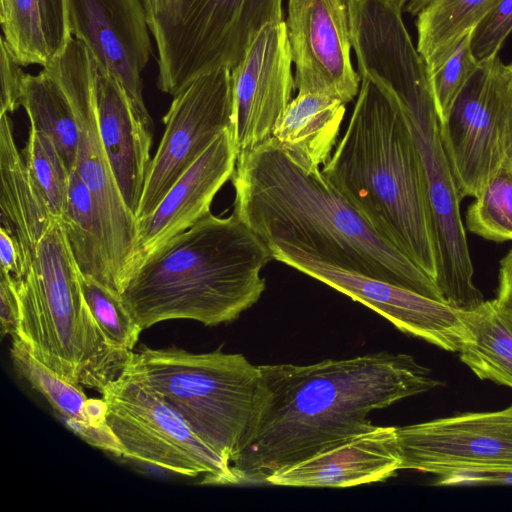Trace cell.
Segmentation results:
<instances>
[{"instance_id": "1", "label": "cell", "mask_w": 512, "mask_h": 512, "mask_svg": "<svg viewBox=\"0 0 512 512\" xmlns=\"http://www.w3.org/2000/svg\"><path fill=\"white\" fill-rule=\"evenodd\" d=\"M259 371L250 422L230 464L236 484L266 483L329 443L374 428L370 412L441 385L403 353L261 365Z\"/></svg>"}, {"instance_id": "2", "label": "cell", "mask_w": 512, "mask_h": 512, "mask_svg": "<svg viewBox=\"0 0 512 512\" xmlns=\"http://www.w3.org/2000/svg\"><path fill=\"white\" fill-rule=\"evenodd\" d=\"M231 180L233 213L266 244L292 245L336 267L445 302L436 282L376 234L319 167L301 164L275 138L238 156Z\"/></svg>"}, {"instance_id": "3", "label": "cell", "mask_w": 512, "mask_h": 512, "mask_svg": "<svg viewBox=\"0 0 512 512\" xmlns=\"http://www.w3.org/2000/svg\"><path fill=\"white\" fill-rule=\"evenodd\" d=\"M321 171L376 234L437 284L439 252L426 179L406 113L391 89L360 76L346 131Z\"/></svg>"}, {"instance_id": "4", "label": "cell", "mask_w": 512, "mask_h": 512, "mask_svg": "<svg viewBox=\"0 0 512 512\" xmlns=\"http://www.w3.org/2000/svg\"><path fill=\"white\" fill-rule=\"evenodd\" d=\"M266 244L235 213L211 212L172 238L130 278L121 297L141 330L174 319L236 320L265 290Z\"/></svg>"}, {"instance_id": "5", "label": "cell", "mask_w": 512, "mask_h": 512, "mask_svg": "<svg viewBox=\"0 0 512 512\" xmlns=\"http://www.w3.org/2000/svg\"><path fill=\"white\" fill-rule=\"evenodd\" d=\"M16 287L18 337L37 360L70 383L99 393L122 372L131 351L112 344L92 316L59 219L39 241L33 264Z\"/></svg>"}, {"instance_id": "6", "label": "cell", "mask_w": 512, "mask_h": 512, "mask_svg": "<svg viewBox=\"0 0 512 512\" xmlns=\"http://www.w3.org/2000/svg\"><path fill=\"white\" fill-rule=\"evenodd\" d=\"M126 365L187 421L229 466L246 434L260 379L244 355L176 346L131 351Z\"/></svg>"}, {"instance_id": "7", "label": "cell", "mask_w": 512, "mask_h": 512, "mask_svg": "<svg viewBox=\"0 0 512 512\" xmlns=\"http://www.w3.org/2000/svg\"><path fill=\"white\" fill-rule=\"evenodd\" d=\"M100 394L107 404L106 422L121 443L124 457L198 478L201 485L236 484L229 466L127 365Z\"/></svg>"}, {"instance_id": "8", "label": "cell", "mask_w": 512, "mask_h": 512, "mask_svg": "<svg viewBox=\"0 0 512 512\" xmlns=\"http://www.w3.org/2000/svg\"><path fill=\"white\" fill-rule=\"evenodd\" d=\"M283 0H184L177 24L155 41L159 90L176 95L196 77L232 70L255 35L284 20Z\"/></svg>"}, {"instance_id": "9", "label": "cell", "mask_w": 512, "mask_h": 512, "mask_svg": "<svg viewBox=\"0 0 512 512\" xmlns=\"http://www.w3.org/2000/svg\"><path fill=\"white\" fill-rule=\"evenodd\" d=\"M80 138L75 170L88 188L101 220L116 288L132 254L137 219L127 207L106 154L98 122L96 62L85 44L72 38L59 53Z\"/></svg>"}, {"instance_id": "10", "label": "cell", "mask_w": 512, "mask_h": 512, "mask_svg": "<svg viewBox=\"0 0 512 512\" xmlns=\"http://www.w3.org/2000/svg\"><path fill=\"white\" fill-rule=\"evenodd\" d=\"M507 75L498 55L480 62L440 122L460 199L476 197L504 161Z\"/></svg>"}, {"instance_id": "11", "label": "cell", "mask_w": 512, "mask_h": 512, "mask_svg": "<svg viewBox=\"0 0 512 512\" xmlns=\"http://www.w3.org/2000/svg\"><path fill=\"white\" fill-rule=\"evenodd\" d=\"M272 258L358 301L400 331L450 352L469 340L466 311L390 282L336 267L301 248L267 244Z\"/></svg>"}, {"instance_id": "12", "label": "cell", "mask_w": 512, "mask_h": 512, "mask_svg": "<svg viewBox=\"0 0 512 512\" xmlns=\"http://www.w3.org/2000/svg\"><path fill=\"white\" fill-rule=\"evenodd\" d=\"M164 134L147 170L136 219L149 215L175 182L225 130L232 127L231 70L193 79L174 95Z\"/></svg>"}, {"instance_id": "13", "label": "cell", "mask_w": 512, "mask_h": 512, "mask_svg": "<svg viewBox=\"0 0 512 512\" xmlns=\"http://www.w3.org/2000/svg\"><path fill=\"white\" fill-rule=\"evenodd\" d=\"M400 470L437 476L512 468V405L396 427Z\"/></svg>"}, {"instance_id": "14", "label": "cell", "mask_w": 512, "mask_h": 512, "mask_svg": "<svg viewBox=\"0 0 512 512\" xmlns=\"http://www.w3.org/2000/svg\"><path fill=\"white\" fill-rule=\"evenodd\" d=\"M284 21L298 93L351 102L360 76L351 61L349 0H288Z\"/></svg>"}, {"instance_id": "15", "label": "cell", "mask_w": 512, "mask_h": 512, "mask_svg": "<svg viewBox=\"0 0 512 512\" xmlns=\"http://www.w3.org/2000/svg\"><path fill=\"white\" fill-rule=\"evenodd\" d=\"M292 63L283 20L265 25L231 70L237 158L271 137L295 90Z\"/></svg>"}, {"instance_id": "16", "label": "cell", "mask_w": 512, "mask_h": 512, "mask_svg": "<svg viewBox=\"0 0 512 512\" xmlns=\"http://www.w3.org/2000/svg\"><path fill=\"white\" fill-rule=\"evenodd\" d=\"M71 35L82 41L99 70L124 89L137 120L152 131L141 73L151 55L141 0H67Z\"/></svg>"}, {"instance_id": "17", "label": "cell", "mask_w": 512, "mask_h": 512, "mask_svg": "<svg viewBox=\"0 0 512 512\" xmlns=\"http://www.w3.org/2000/svg\"><path fill=\"white\" fill-rule=\"evenodd\" d=\"M236 162L229 128L175 182L157 207L137 220L135 243L122 275L121 292L144 262L210 212L213 198L232 177Z\"/></svg>"}, {"instance_id": "18", "label": "cell", "mask_w": 512, "mask_h": 512, "mask_svg": "<svg viewBox=\"0 0 512 512\" xmlns=\"http://www.w3.org/2000/svg\"><path fill=\"white\" fill-rule=\"evenodd\" d=\"M399 470L396 427L375 426L329 443L313 456L274 472L266 483L346 488L384 481Z\"/></svg>"}, {"instance_id": "19", "label": "cell", "mask_w": 512, "mask_h": 512, "mask_svg": "<svg viewBox=\"0 0 512 512\" xmlns=\"http://www.w3.org/2000/svg\"><path fill=\"white\" fill-rule=\"evenodd\" d=\"M96 96L102 142L123 199L135 215L151 162L152 131L137 120L119 82L98 68Z\"/></svg>"}, {"instance_id": "20", "label": "cell", "mask_w": 512, "mask_h": 512, "mask_svg": "<svg viewBox=\"0 0 512 512\" xmlns=\"http://www.w3.org/2000/svg\"><path fill=\"white\" fill-rule=\"evenodd\" d=\"M0 222L18 241L29 266L54 218L36 190L17 148L12 120L0 115Z\"/></svg>"}, {"instance_id": "21", "label": "cell", "mask_w": 512, "mask_h": 512, "mask_svg": "<svg viewBox=\"0 0 512 512\" xmlns=\"http://www.w3.org/2000/svg\"><path fill=\"white\" fill-rule=\"evenodd\" d=\"M345 105L327 95L298 93L275 124L271 137L301 164L324 165L336 145Z\"/></svg>"}, {"instance_id": "22", "label": "cell", "mask_w": 512, "mask_h": 512, "mask_svg": "<svg viewBox=\"0 0 512 512\" xmlns=\"http://www.w3.org/2000/svg\"><path fill=\"white\" fill-rule=\"evenodd\" d=\"M20 106L28 115L30 127L49 136L72 172L77 160L80 131L60 54L51 58L38 74H24Z\"/></svg>"}, {"instance_id": "23", "label": "cell", "mask_w": 512, "mask_h": 512, "mask_svg": "<svg viewBox=\"0 0 512 512\" xmlns=\"http://www.w3.org/2000/svg\"><path fill=\"white\" fill-rule=\"evenodd\" d=\"M469 340L460 360L482 380L512 388V310L495 299L466 311Z\"/></svg>"}, {"instance_id": "24", "label": "cell", "mask_w": 512, "mask_h": 512, "mask_svg": "<svg viewBox=\"0 0 512 512\" xmlns=\"http://www.w3.org/2000/svg\"><path fill=\"white\" fill-rule=\"evenodd\" d=\"M59 220L80 272L117 291L101 220L75 169L70 175L66 208Z\"/></svg>"}, {"instance_id": "25", "label": "cell", "mask_w": 512, "mask_h": 512, "mask_svg": "<svg viewBox=\"0 0 512 512\" xmlns=\"http://www.w3.org/2000/svg\"><path fill=\"white\" fill-rule=\"evenodd\" d=\"M498 0H432L416 16L417 50L427 66L473 31Z\"/></svg>"}, {"instance_id": "26", "label": "cell", "mask_w": 512, "mask_h": 512, "mask_svg": "<svg viewBox=\"0 0 512 512\" xmlns=\"http://www.w3.org/2000/svg\"><path fill=\"white\" fill-rule=\"evenodd\" d=\"M10 358L15 371L40 393L62 417L87 422V396L82 387L62 378L37 360L20 337L11 338Z\"/></svg>"}, {"instance_id": "27", "label": "cell", "mask_w": 512, "mask_h": 512, "mask_svg": "<svg viewBox=\"0 0 512 512\" xmlns=\"http://www.w3.org/2000/svg\"><path fill=\"white\" fill-rule=\"evenodd\" d=\"M466 227L486 240L512 241V169L505 161L469 206Z\"/></svg>"}, {"instance_id": "28", "label": "cell", "mask_w": 512, "mask_h": 512, "mask_svg": "<svg viewBox=\"0 0 512 512\" xmlns=\"http://www.w3.org/2000/svg\"><path fill=\"white\" fill-rule=\"evenodd\" d=\"M23 157L41 199L50 214L60 219L66 208L71 172L55 144L44 132L30 127Z\"/></svg>"}, {"instance_id": "29", "label": "cell", "mask_w": 512, "mask_h": 512, "mask_svg": "<svg viewBox=\"0 0 512 512\" xmlns=\"http://www.w3.org/2000/svg\"><path fill=\"white\" fill-rule=\"evenodd\" d=\"M3 38L21 66L42 67L51 59L39 0H0Z\"/></svg>"}, {"instance_id": "30", "label": "cell", "mask_w": 512, "mask_h": 512, "mask_svg": "<svg viewBox=\"0 0 512 512\" xmlns=\"http://www.w3.org/2000/svg\"><path fill=\"white\" fill-rule=\"evenodd\" d=\"M83 297L96 323L115 346L133 351L142 332L121 294L79 270Z\"/></svg>"}, {"instance_id": "31", "label": "cell", "mask_w": 512, "mask_h": 512, "mask_svg": "<svg viewBox=\"0 0 512 512\" xmlns=\"http://www.w3.org/2000/svg\"><path fill=\"white\" fill-rule=\"evenodd\" d=\"M472 32L462 36L438 61L427 66L431 91L440 122L479 66L472 51Z\"/></svg>"}, {"instance_id": "32", "label": "cell", "mask_w": 512, "mask_h": 512, "mask_svg": "<svg viewBox=\"0 0 512 512\" xmlns=\"http://www.w3.org/2000/svg\"><path fill=\"white\" fill-rule=\"evenodd\" d=\"M512 32V0H498L485 19L472 32V51L480 63L498 55Z\"/></svg>"}, {"instance_id": "33", "label": "cell", "mask_w": 512, "mask_h": 512, "mask_svg": "<svg viewBox=\"0 0 512 512\" xmlns=\"http://www.w3.org/2000/svg\"><path fill=\"white\" fill-rule=\"evenodd\" d=\"M43 29L51 58L61 53L73 38L67 0H39Z\"/></svg>"}, {"instance_id": "34", "label": "cell", "mask_w": 512, "mask_h": 512, "mask_svg": "<svg viewBox=\"0 0 512 512\" xmlns=\"http://www.w3.org/2000/svg\"><path fill=\"white\" fill-rule=\"evenodd\" d=\"M0 46V115H2L12 113L20 106L22 80L25 73L3 37L0 40Z\"/></svg>"}, {"instance_id": "35", "label": "cell", "mask_w": 512, "mask_h": 512, "mask_svg": "<svg viewBox=\"0 0 512 512\" xmlns=\"http://www.w3.org/2000/svg\"><path fill=\"white\" fill-rule=\"evenodd\" d=\"M63 420L73 433L89 445L112 453L115 456L124 457L123 447L107 422L90 424L69 418H63Z\"/></svg>"}, {"instance_id": "36", "label": "cell", "mask_w": 512, "mask_h": 512, "mask_svg": "<svg viewBox=\"0 0 512 512\" xmlns=\"http://www.w3.org/2000/svg\"><path fill=\"white\" fill-rule=\"evenodd\" d=\"M155 41L180 19L184 0H141Z\"/></svg>"}, {"instance_id": "37", "label": "cell", "mask_w": 512, "mask_h": 512, "mask_svg": "<svg viewBox=\"0 0 512 512\" xmlns=\"http://www.w3.org/2000/svg\"><path fill=\"white\" fill-rule=\"evenodd\" d=\"M433 485L446 487L512 485V468L466 471L438 476Z\"/></svg>"}, {"instance_id": "38", "label": "cell", "mask_w": 512, "mask_h": 512, "mask_svg": "<svg viewBox=\"0 0 512 512\" xmlns=\"http://www.w3.org/2000/svg\"><path fill=\"white\" fill-rule=\"evenodd\" d=\"M20 310L16 281L0 275V326L1 336H19Z\"/></svg>"}, {"instance_id": "39", "label": "cell", "mask_w": 512, "mask_h": 512, "mask_svg": "<svg viewBox=\"0 0 512 512\" xmlns=\"http://www.w3.org/2000/svg\"><path fill=\"white\" fill-rule=\"evenodd\" d=\"M0 262V275L9 276L16 282L23 279L30 269L20 244L2 226H0Z\"/></svg>"}, {"instance_id": "40", "label": "cell", "mask_w": 512, "mask_h": 512, "mask_svg": "<svg viewBox=\"0 0 512 512\" xmlns=\"http://www.w3.org/2000/svg\"><path fill=\"white\" fill-rule=\"evenodd\" d=\"M495 300L512 310V249L500 261L497 297Z\"/></svg>"}, {"instance_id": "41", "label": "cell", "mask_w": 512, "mask_h": 512, "mask_svg": "<svg viewBox=\"0 0 512 512\" xmlns=\"http://www.w3.org/2000/svg\"><path fill=\"white\" fill-rule=\"evenodd\" d=\"M507 106L504 130V161L512 169V63L506 65Z\"/></svg>"}, {"instance_id": "42", "label": "cell", "mask_w": 512, "mask_h": 512, "mask_svg": "<svg viewBox=\"0 0 512 512\" xmlns=\"http://www.w3.org/2000/svg\"><path fill=\"white\" fill-rule=\"evenodd\" d=\"M87 422L90 424L106 423L107 404L101 398H88L85 405Z\"/></svg>"}, {"instance_id": "43", "label": "cell", "mask_w": 512, "mask_h": 512, "mask_svg": "<svg viewBox=\"0 0 512 512\" xmlns=\"http://www.w3.org/2000/svg\"><path fill=\"white\" fill-rule=\"evenodd\" d=\"M430 1L432 0H407L403 11L416 16Z\"/></svg>"}, {"instance_id": "44", "label": "cell", "mask_w": 512, "mask_h": 512, "mask_svg": "<svg viewBox=\"0 0 512 512\" xmlns=\"http://www.w3.org/2000/svg\"><path fill=\"white\" fill-rule=\"evenodd\" d=\"M393 1L403 9L407 0H393Z\"/></svg>"}]
</instances>
